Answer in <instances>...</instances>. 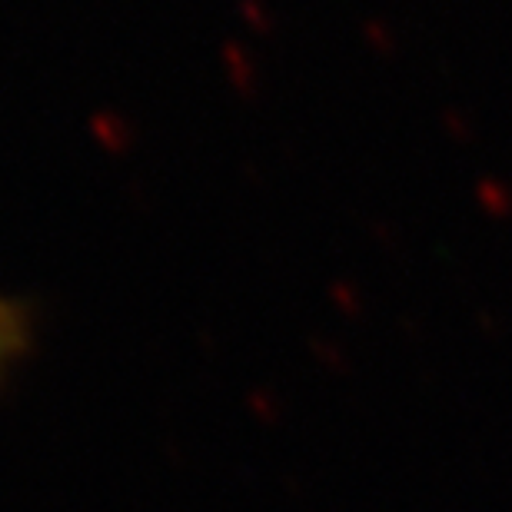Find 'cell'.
<instances>
[{"label":"cell","mask_w":512,"mask_h":512,"mask_svg":"<svg viewBox=\"0 0 512 512\" xmlns=\"http://www.w3.org/2000/svg\"><path fill=\"white\" fill-rule=\"evenodd\" d=\"M20 343H24V320L14 306L0 300V366L20 350Z\"/></svg>","instance_id":"cell-1"}]
</instances>
